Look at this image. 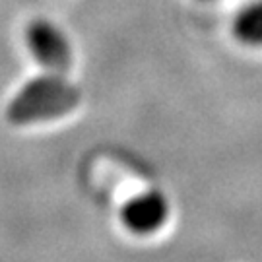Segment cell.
<instances>
[{
    "instance_id": "4",
    "label": "cell",
    "mask_w": 262,
    "mask_h": 262,
    "mask_svg": "<svg viewBox=\"0 0 262 262\" xmlns=\"http://www.w3.org/2000/svg\"><path fill=\"white\" fill-rule=\"evenodd\" d=\"M231 31L239 43L262 47V0L249 2L235 14Z\"/></svg>"
},
{
    "instance_id": "1",
    "label": "cell",
    "mask_w": 262,
    "mask_h": 262,
    "mask_svg": "<svg viewBox=\"0 0 262 262\" xmlns=\"http://www.w3.org/2000/svg\"><path fill=\"white\" fill-rule=\"evenodd\" d=\"M82 101V92L64 74L47 72L31 78L10 99L6 119L16 126L53 121L72 113Z\"/></svg>"
},
{
    "instance_id": "2",
    "label": "cell",
    "mask_w": 262,
    "mask_h": 262,
    "mask_svg": "<svg viewBox=\"0 0 262 262\" xmlns=\"http://www.w3.org/2000/svg\"><path fill=\"white\" fill-rule=\"evenodd\" d=\"M26 45L47 72L66 74L72 66V47L66 33L49 19H33L26 28Z\"/></svg>"
},
{
    "instance_id": "3",
    "label": "cell",
    "mask_w": 262,
    "mask_h": 262,
    "mask_svg": "<svg viewBox=\"0 0 262 262\" xmlns=\"http://www.w3.org/2000/svg\"><path fill=\"white\" fill-rule=\"evenodd\" d=\"M169 215V204L158 190H146L128 200L121 212L122 224L132 233L148 235L158 231Z\"/></svg>"
}]
</instances>
